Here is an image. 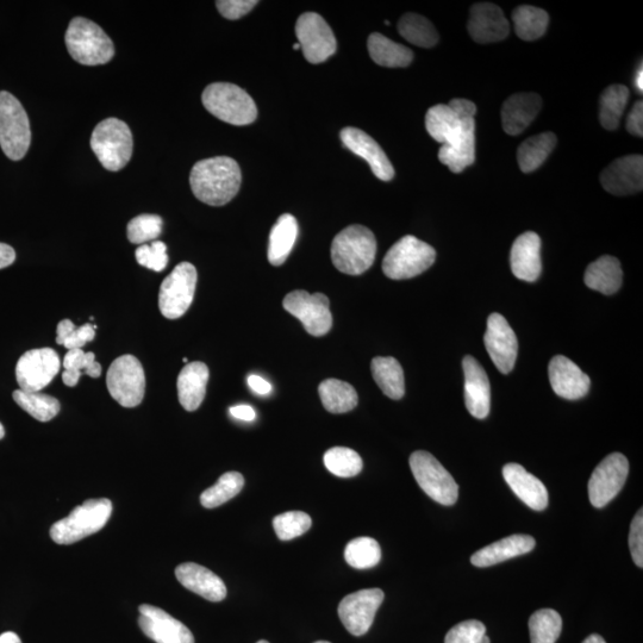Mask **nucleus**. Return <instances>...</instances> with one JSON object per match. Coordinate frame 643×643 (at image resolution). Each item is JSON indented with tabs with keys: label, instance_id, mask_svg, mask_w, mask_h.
I'll return each mask as SVG.
<instances>
[{
	"label": "nucleus",
	"instance_id": "obj_1",
	"mask_svg": "<svg viewBox=\"0 0 643 643\" xmlns=\"http://www.w3.org/2000/svg\"><path fill=\"white\" fill-rule=\"evenodd\" d=\"M476 115V104L461 98L427 112L428 134L442 143L439 159L453 173L463 172L476 160Z\"/></svg>",
	"mask_w": 643,
	"mask_h": 643
},
{
	"label": "nucleus",
	"instance_id": "obj_2",
	"mask_svg": "<svg viewBox=\"0 0 643 643\" xmlns=\"http://www.w3.org/2000/svg\"><path fill=\"white\" fill-rule=\"evenodd\" d=\"M239 164L228 156L197 162L190 174V185L198 201L211 206L228 204L240 190Z\"/></svg>",
	"mask_w": 643,
	"mask_h": 643
},
{
	"label": "nucleus",
	"instance_id": "obj_3",
	"mask_svg": "<svg viewBox=\"0 0 643 643\" xmlns=\"http://www.w3.org/2000/svg\"><path fill=\"white\" fill-rule=\"evenodd\" d=\"M377 254V240L370 229L354 224L343 229L332 243L335 267L349 276H360L370 270Z\"/></svg>",
	"mask_w": 643,
	"mask_h": 643
},
{
	"label": "nucleus",
	"instance_id": "obj_4",
	"mask_svg": "<svg viewBox=\"0 0 643 643\" xmlns=\"http://www.w3.org/2000/svg\"><path fill=\"white\" fill-rule=\"evenodd\" d=\"M65 41L68 53L81 65H105L115 55L114 43L105 31L95 22L83 17H76L71 21Z\"/></svg>",
	"mask_w": 643,
	"mask_h": 643
},
{
	"label": "nucleus",
	"instance_id": "obj_5",
	"mask_svg": "<svg viewBox=\"0 0 643 643\" xmlns=\"http://www.w3.org/2000/svg\"><path fill=\"white\" fill-rule=\"evenodd\" d=\"M204 108L223 122L248 126L258 117L257 105L241 87L229 83L211 84L203 92Z\"/></svg>",
	"mask_w": 643,
	"mask_h": 643
},
{
	"label": "nucleus",
	"instance_id": "obj_6",
	"mask_svg": "<svg viewBox=\"0 0 643 643\" xmlns=\"http://www.w3.org/2000/svg\"><path fill=\"white\" fill-rule=\"evenodd\" d=\"M111 514L110 499H89L66 518L53 524L51 538L58 545H72L103 529Z\"/></svg>",
	"mask_w": 643,
	"mask_h": 643
},
{
	"label": "nucleus",
	"instance_id": "obj_7",
	"mask_svg": "<svg viewBox=\"0 0 643 643\" xmlns=\"http://www.w3.org/2000/svg\"><path fill=\"white\" fill-rule=\"evenodd\" d=\"M91 148L106 170L118 172L129 164L133 155V134L117 118H106L93 130Z\"/></svg>",
	"mask_w": 643,
	"mask_h": 643
},
{
	"label": "nucleus",
	"instance_id": "obj_8",
	"mask_svg": "<svg viewBox=\"0 0 643 643\" xmlns=\"http://www.w3.org/2000/svg\"><path fill=\"white\" fill-rule=\"evenodd\" d=\"M436 252L428 243L415 236H404L385 255L383 271L393 280L411 279L420 276L432 267Z\"/></svg>",
	"mask_w": 643,
	"mask_h": 643
},
{
	"label": "nucleus",
	"instance_id": "obj_9",
	"mask_svg": "<svg viewBox=\"0 0 643 643\" xmlns=\"http://www.w3.org/2000/svg\"><path fill=\"white\" fill-rule=\"evenodd\" d=\"M31 129L26 110L18 99L0 91V147L10 160L20 161L27 155Z\"/></svg>",
	"mask_w": 643,
	"mask_h": 643
},
{
	"label": "nucleus",
	"instance_id": "obj_10",
	"mask_svg": "<svg viewBox=\"0 0 643 643\" xmlns=\"http://www.w3.org/2000/svg\"><path fill=\"white\" fill-rule=\"evenodd\" d=\"M409 463L417 484L427 496L447 507L457 503L459 486L438 459L428 452L418 451L411 454Z\"/></svg>",
	"mask_w": 643,
	"mask_h": 643
},
{
	"label": "nucleus",
	"instance_id": "obj_11",
	"mask_svg": "<svg viewBox=\"0 0 643 643\" xmlns=\"http://www.w3.org/2000/svg\"><path fill=\"white\" fill-rule=\"evenodd\" d=\"M106 385L112 398L123 408H135L143 401L146 376L142 364L134 355H123L112 362Z\"/></svg>",
	"mask_w": 643,
	"mask_h": 643
},
{
	"label": "nucleus",
	"instance_id": "obj_12",
	"mask_svg": "<svg viewBox=\"0 0 643 643\" xmlns=\"http://www.w3.org/2000/svg\"><path fill=\"white\" fill-rule=\"evenodd\" d=\"M198 274L190 262H181L162 282L159 293L161 314L177 320L186 314L195 298Z\"/></svg>",
	"mask_w": 643,
	"mask_h": 643
},
{
	"label": "nucleus",
	"instance_id": "obj_13",
	"mask_svg": "<svg viewBox=\"0 0 643 643\" xmlns=\"http://www.w3.org/2000/svg\"><path fill=\"white\" fill-rule=\"evenodd\" d=\"M283 307L289 314L298 318L312 336L326 335L333 327L329 299L323 293L310 295L304 290L292 291L284 298Z\"/></svg>",
	"mask_w": 643,
	"mask_h": 643
},
{
	"label": "nucleus",
	"instance_id": "obj_14",
	"mask_svg": "<svg viewBox=\"0 0 643 643\" xmlns=\"http://www.w3.org/2000/svg\"><path fill=\"white\" fill-rule=\"evenodd\" d=\"M296 35L310 64H321L336 52L337 43L332 28L315 12H305L298 18Z\"/></svg>",
	"mask_w": 643,
	"mask_h": 643
},
{
	"label": "nucleus",
	"instance_id": "obj_15",
	"mask_svg": "<svg viewBox=\"0 0 643 643\" xmlns=\"http://www.w3.org/2000/svg\"><path fill=\"white\" fill-rule=\"evenodd\" d=\"M60 367L61 361L54 349H31L17 362V383L22 391L40 392L53 382Z\"/></svg>",
	"mask_w": 643,
	"mask_h": 643
},
{
	"label": "nucleus",
	"instance_id": "obj_16",
	"mask_svg": "<svg viewBox=\"0 0 643 643\" xmlns=\"http://www.w3.org/2000/svg\"><path fill=\"white\" fill-rule=\"evenodd\" d=\"M629 473V463L621 453L608 455L593 471L589 498L595 508H604L620 493Z\"/></svg>",
	"mask_w": 643,
	"mask_h": 643
},
{
	"label": "nucleus",
	"instance_id": "obj_17",
	"mask_svg": "<svg viewBox=\"0 0 643 643\" xmlns=\"http://www.w3.org/2000/svg\"><path fill=\"white\" fill-rule=\"evenodd\" d=\"M384 598V592L380 589L360 590L343 598L339 605L343 626L354 636L365 635L372 627Z\"/></svg>",
	"mask_w": 643,
	"mask_h": 643
},
{
	"label": "nucleus",
	"instance_id": "obj_18",
	"mask_svg": "<svg viewBox=\"0 0 643 643\" xmlns=\"http://www.w3.org/2000/svg\"><path fill=\"white\" fill-rule=\"evenodd\" d=\"M486 351L499 372L508 374L516 364L518 343L510 324L501 314H492L484 337Z\"/></svg>",
	"mask_w": 643,
	"mask_h": 643
},
{
	"label": "nucleus",
	"instance_id": "obj_19",
	"mask_svg": "<svg viewBox=\"0 0 643 643\" xmlns=\"http://www.w3.org/2000/svg\"><path fill=\"white\" fill-rule=\"evenodd\" d=\"M143 634L156 643H195L191 630L166 611L143 604L139 608Z\"/></svg>",
	"mask_w": 643,
	"mask_h": 643
},
{
	"label": "nucleus",
	"instance_id": "obj_20",
	"mask_svg": "<svg viewBox=\"0 0 643 643\" xmlns=\"http://www.w3.org/2000/svg\"><path fill=\"white\" fill-rule=\"evenodd\" d=\"M605 191L615 196H629L643 189L642 155H627L610 164L601 174Z\"/></svg>",
	"mask_w": 643,
	"mask_h": 643
},
{
	"label": "nucleus",
	"instance_id": "obj_21",
	"mask_svg": "<svg viewBox=\"0 0 643 643\" xmlns=\"http://www.w3.org/2000/svg\"><path fill=\"white\" fill-rule=\"evenodd\" d=\"M341 141L349 151L367 161L374 176L383 181H390L395 177V170L382 147L358 128L347 127L341 131Z\"/></svg>",
	"mask_w": 643,
	"mask_h": 643
},
{
	"label": "nucleus",
	"instance_id": "obj_22",
	"mask_svg": "<svg viewBox=\"0 0 643 643\" xmlns=\"http://www.w3.org/2000/svg\"><path fill=\"white\" fill-rule=\"evenodd\" d=\"M468 33L478 43H495L507 39L510 26L499 6L492 3H477L472 6Z\"/></svg>",
	"mask_w": 643,
	"mask_h": 643
},
{
	"label": "nucleus",
	"instance_id": "obj_23",
	"mask_svg": "<svg viewBox=\"0 0 643 643\" xmlns=\"http://www.w3.org/2000/svg\"><path fill=\"white\" fill-rule=\"evenodd\" d=\"M549 382L561 398L577 401L588 395L591 380L574 362L563 355H557L548 367Z\"/></svg>",
	"mask_w": 643,
	"mask_h": 643
},
{
	"label": "nucleus",
	"instance_id": "obj_24",
	"mask_svg": "<svg viewBox=\"0 0 643 643\" xmlns=\"http://www.w3.org/2000/svg\"><path fill=\"white\" fill-rule=\"evenodd\" d=\"M465 374V404L468 412L478 420H484L490 414L491 386L479 362L467 355L463 360Z\"/></svg>",
	"mask_w": 643,
	"mask_h": 643
},
{
	"label": "nucleus",
	"instance_id": "obj_25",
	"mask_svg": "<svg viewBox=\"0 0 643 643\" xmlns=\"http://www.w3.org/2000/svg\"><path fill=\"white\" fill-rule=\"evenodd\" d=\"M511 271L517 279L534 283L542 271L541 239L533 232H527L517 237L511 248Z\"/></svg>",
	"mask_w": 643,
	"mask_h": 643
},
{
	"label": "nucleus",
	"instance_id": "obj_26",
	"mask_svg": "<svg viewBox=\"0 0 643 643\" xmlns=\"http://www.w3.org/2000/svg\"><path fill=\"white\" fill-rule=\"evenodd\" d=\"M542 99L533 92L516 93L504 102L502 123L505 133L516 136L523 133L538 116Z\"/></svg>",
	"mask_w": 643,
	"mask_h": 643
},
{
	"label": "nucleus",
	"instance_id": "obj_27",
	"mask_svg": "<svg viewBox=\"0 0 643 643\" xmlns=\"http://www.w3.org/2000/svg\"><path fill=\"white\" fill-rule=\"evenodd\" d=\"M176 577L184 588L210 602H222L227 597V586L223 580L201 565L181 564L177 567Z\"/></svg>",
	"mask_w": 643,
	"mask_h": 643
},
{
	"label": "nucleus",
	"instance_id": "obj_28",
	"mask_svg": "<svg viewBox=\"0 0 643 643\" xmlns=\"http://www.w3.org/2000/svg\"><path fill=\"white\" fill-rule=\"evenodd\" d=\"M503 477L510 489L521 501L535 511H543L548 505V491L540 479L518 464L503 467Z\"/></svg>",
	"mask_w": 643,
	"mask_h": 643
},
{
	"label": "nucleus",
	"instance_id": "obj_29",
	"mask_svg": "<svg viewBox=\"0 0 643 643\" xmlns=\"http://www.w3.org/2000/svg\"><path fill=\"white\" fill-rule=\"evenodd\" d=\"M536 542L530 535H511L509 538L493 542L492 545L479 549L471 558V563L477 567H490L503 561L520 557L532 552Z\"/></svg>",
	"mask_w": 643,
	"mask_h": 643
},
{
	"label": "nucleus",
	"instance_id": "obj_30",
	"mask_svg": "<svg viewBox=\"0 0 643 643\" xmlns=\"http://www.w3.org/2000/svg\"><path fill=\"white\" fill-rule=\"evenodd\" d=\"M209 368L203 362H191L181 370L177 387L181 407L186 411H196L201 407L209 382Z\"/></svg>",
	"mask_w": 643,
	"mask_h": 643
},
{
	"label": "nucleus",
	"instance_id": "obj_31",
	"mask_svg": "<svg viewBox=\"0 0 643 643\" xmlns=\"http://www.w3.org/2000/svg\"><path fill=\"white\" fill-rule=\"evenodd\" d=\"M584 280L591 290L601 292L603 295H614L622 286L623 273L620 261L610 255H604L586 268Z\"/></svg>",
	"mask_w": 643,
	"mask_h": 643
},
{
	"label": "nucleus",
	"instance_id": "obj_32",
	"mask_svg": "<svg viewBox=\"0 0 643 643\" xmlns=\"http://www.w3.org/2000/svg\"><path fill=\"white\" fill-rule=\"evenodd\" d=\"M298 236V223L295 217L284 214L278 218L270 234L268 261L273 266L283 265L289 258Z\"/></svg>",
	"mask_w": 643,
	"mask_h": 643
},
{
	"label": "nucleus",
	"instance_id": "obj_33",
	"mask_svg": "<svg viewBox=\"0 0 643 643\" xmlns=\"http://www.w3.org/2000/svg\"><path fill=\"white\" fill-rule=\"evenodd\" d=\"M367 47L372 60L379 66L407 67L414 59V54L409 48L399 45L379 33H373L368 37Z\"/></svg>",
	"mask_w": 643,
	"mask_h": 643
},
{
	"label": "nucleus",
	"instance_id": "obj_34",
	"mask_svg": "<svg viewBox=\"0 0 643 643\" xmlns=\"http://www.w3.org/2000/svg\"><path fill=\"white\" fill-rule=\"evenodd\" d=\"M371 370L374 380H376L377 385L385 396L395 399V401L404 397V372L401 364L395 358H374Z\"/></svg>",
	"mask_w": 643,
	"mask_h": 643
},
{
	"label": "nucleus",
	"instance_id": "obj_35",
	"mask_svg": "<svg viewBox=\"0 0 643 643\" xmlns=\"http://www.w3.org/2000/svg\"><path fill=\"white\" fill-rule=\"evenodd\" d=\"M323 407L332 414H345L358 405L357 391L351 384L339 379L324 380L318 387Z\"/></svg>",
	"mask_w": 643,
	"mask_h": 643
},
{
	"label": "nucleus",
	"instance_id": "obj_36",
	"mask_svg": "<svg viewBox=\"0 0 643 643\" xmlns=\"http://www.w3.org/2000/svg\"><path fill=\"white\" fill-rule=\"evenodd\" d=\"M557 146V135L543 133L529 137L524 141L517 152L518 165L524 173L538 170Z\"/></svg>",
	"mask_w": 643,
	"mask_h": 643
},
{
	"label": "nucleus",
	"instance_id": "obj_37",
	"mask_svg": "<svg viewBox=\"0 0 643 643\" xmlns=\"http://www.w3.org/2000/svg\"><path fill=\"white\" fill-rule=\"evenodd\" d=\"M515 31L523 41H535L545 35L549 16L545 10L535 6L521 5L513 12Z\"/></svg>",
	"mask_w": 643,
	"mask_h": 643
},
{
	"label": "nucleus",
	"instance_id": "obj_38",
	"mask_svg": "<svg viewBox=\"0 0 643 643\" xmlns=\"http://www.w3.org/2000/svg\"><path fill=\"white\" fill-rule=\"evenodd\" d=\"M630 92L627 86L611 85L601 96L599 120L604 129L615 130L620 126L624 110L629 102Z\"/></svg>",
	"mask_w": 643,
	"mask_h": 643
},
{
	"label": "nucleus",
	"instance_id": "obj_39",
	"mask_svg": "<svg viewBox=\"0 0 643 643\" xmlns=\"http://www.w3.org/2000/svg\"><path fill=\"white\" fill-rule=\"evenodd\" d=\"M398 31L403 39L418 47L430 48L439 42V34L433 23L421 15H404L398 23Z\"/></svg>",
	"mask_w": 643,
	"mask_h": 643
},
{
	"label": "nucleus",
	"instance_id": "obj_40",
	"mask_svg": "<svg viewBox=\"0 0 643 643\" xmlns=\"http://www.w3.org/2000/svg\"><path fill=\"white\" fill-rule=\"evenodd\" d=\"M64 367L65 372L62 373V380L70 387L78 384L81 374H87L92 378H99L102 374V366L96 361V355L85 353L83 349L68 351L65 355Z\"/></svg>",
	"mask_w": 643,
	"mask_h": 643
},
{
	"label": "nucleus",
	"instance_id": "obj_41",
	"mask_svg": "<svg viewBox=\"0 0 643 643\" xmlns=\"http://www.w3.org/2000/svg\"><path fill=\"white\" fill-rule=\"evenodd\" d=\"M14 401L27 411L30 416L40 422H49L59 414L61 405L58 399L40 392H26L16 390Z\"/></svg>",
	"mask_w": 643,
	"mask_h": 643
},
{
	"label": "nucleus",
	"instance_id": "obj_42",
	"mask_svg": "<svg viewBox=\"0 0 643 643\" xmlns=\"http://www.w3.org/2000/svg\"><path fill=\"white\" fill-rule=\"evenodd\" d=\"M245 486V478L239 472L224 473L218 482L205 490L201 496V504L206 509L221 507L242 491Z\"/></svg>",
	"mask_w": 643,
	"mask_h": 643
},
{
	"label": "nucleus",
	"instance_id": "obj_43",
	"mask_svg": "<svg viewBox=\"0 0 643 643\" xmlns=\"http://www.w3.org/2000/svg\"><path fill=\"white\" fill-rule=\"evenodd\" d=\"M563 630V618L553 609L536 611L529 620L532 643H555Z\"/></svg>",
	"mask_w": 643,
	"mask_h": 643
},
{
	"label": "nucleus",
	"instance_id": "obj_44",
	"mask_svg": "<svg viewBox=\"0 0 643 643\" xmlns=\"http://www.w3.org/2000/svg\"><path fill=\"white\" fill-rule=\"evenodd\" d=\"M324 465L336 477L352 478L358 476L364 467L360 455L351 448L334 447L324 454Z\"/></svg>",
	"mask_w": 643,
	"mask_h": 643
},
{
	"label": "nucleus",
	"instance_id": "obj_45",
	"mask_svg": "<svg viewBox=\"0 0 643 643\" xmlns=\"http://www.w3.org/2000/svg\"><path fill=\"white\" fill-rule=\"evenodd\" d=\"M345 559L349 566L357 570H367L377 566L382 559V549L372 538H358L348 543Z\"/></svg>",
	"mask_w": 643,
	"mask_h": 643
},
{
	"label": "nucleus",
	"instance_id": "obj_46",
	"mask_svg": "<svg viewBox=\"0 0 643 643\" xmlns=\"http://www.w3.org/2000/svg\"><path fill=\"white\" fill-rule=\"evenodd\" d=\"M312 526L311 517L302 511H289L274 517L273 528L279 540L290 541L307 533Z\"/></svg>",
	"mask_w": 643,
	"mask_h": 643
},
{
	"label": "nucleus",
	"instance_id": "obj_47",
	"mask_svg": "<svg viewBox=\"0 0 643 643\" xmlns=\"http://www.w3.org/2000/svg\"><path fill=\"white\" fill-rule=\"evenodd\" d=\"M162 218L158 215H140L128 224V240L134 245H145L158 239L162 232Z\"/></svg>",
	"mask_w": 643,
	"mask_h": 643
},
{
	"label": "nucleus",
	"instance_id": "obj_48",
	"mask_svg": "<svg viewBox=\"0 0 643 643\" xmlns=\"http://www.w3.org/2000/svg\"><path fill=\"white\" fill-rule=\"evenodd\" d=\"M56 332H58L56 343L66 347L68 351L83 348L87 342L93 341L96 336V329L90 323L78 328L70 320L61 321Z\"/></svg>",
	"mask_w": 643,
	"mask_h": 643
},
{
	"label": "nucleus",
	"instance_id": "obj_49",
	"mask_svg": "<svg viewBox=\"0 0 643 643\" xmlns=\"http://www.w3.org/2000/svg\"><path fill=\"white\" fill-rule=\"evenodd\" d=\"M135 255L141 266L154 272H162L168 265L167 247L161 241H154L152 245L140 246L136 249Z\"/></svg>",
	"mask_w": 643,
	"mask_h": 643
},
{
	"label": "nucleus",
	"instance_id": "obj_50",
	"mask_svg": "<svg viewBox=\"0 0 643 643\" xmlns=\"http://www.w3.org/2000/svg\"><path fill=\"white\" fill-rule=\"evenodd\" d=\"M486 635L484 623L477 620L465 621L449 630L445 643H479Z\"/></svg>",
	"mask_w": 643,
	"mask_h": 643
},
{
	"label": "nucleus",
	"instance_id": "obj_51",
	"mask_svg": "<svg viewBox=\"0 0 643 643\" xmlns=\"http://www.w3.org/2000/svg\"><path fill=\"white\" fill-rule=\"evenodd\" d=\"M258 3L257 0H218L216 6L224 18L235 21L249 14Z\"/></svg>",
	"mask_w": 643,
	"mask_h": 643
},
{
	"label": "nucleus",
	"instance_id": "obj_52",
	"mask_svg": "<svg viewBox=\"0 0 643 643\" xmlns=\"http://www.w3.org/2000/svg\"><path fill=\"white\" fill-rule=\"evenodd\" d=\"M629 547L636 566L643 567V515L638 511L630 527Z\"/></svg>",
	"mask_w": 643,
	"mask_h": 643
},
{
	"label": "nucleus",
	"instance_id": "obj_53",
	"mask_svg": "<svg viewBox=\"0 0 643 643\" xmlns=\"http://www.w3.org/2000/svg\"><path fill=\"white\" fill-rule=\"evenodd\" d=\"M626 128L628 133L642 137L643 136V103L636 102L628 116Z\"/></svg>",
	"mask_w": 643,
	"mask_h": 643
},
{
	"label": "nucleus",
	"instance_id": "obj_54",
	"mask_svg": "<svg viewBox=\"0 0 643 643\" xmlns=\"http://www.w3.org/2000/svg\"><path fill=\"white\" fill-rule=\"evenodd\" d=\"M249 387H251L252 391L255 393H258L260 396H267L270 395L272 391V385L267 382L264 378H261L259 376H255V374H252V376H249L247 379Z\"/></svg>",
	"mask_w": 643,
	"mask_h": 643
},
{
	"label": "nucleus",
	"instance_id": "obj_55",
	"mask_svg": "<svg viewBox=\"0 0 643 643\" xmlns=\"http://www.w3.org/2000/svg\"><path fill=\"white\" fill-rule=\"evenodd\" d=\"M230 415L237 418V420L252 422L257 417V412L251 407V405H236V407L230 408Z\"/></svg>",
	"mask_w": 643,
	"mask_h": 643
},
{
	"label": "nucleus",
	"instance_id": "obj_56",
	"mask_svg": "<svg viewBox=\"0 0 643 643\" xmlns=\"http://www.w3.org/2000/svg\"><path fill=\"white\" fill-rule=\"evenodd\" d=\"M16 260L15 249L5 243H0V270L14 264Z\"/></svg>",
	"mask_w": 643,
	"mask_h": 643
},
{
	"label": "nucleus",
	"instance_id": "obj_57",
	"mask_svg": "<svg viewBox=\"0 0 643 643\" xmlns=\"http://www.w3.org/2000/svg\"><path fill=\"white\" fill-rule=\"evenodd\" d=\"M0 643H22V641L16 633L6 632L0 635Z\"/></svg>",
	"mask_w": 643,
	"mask_h": 643
},
{
	"label": "nucleus",
	"instance_id": "obj_58",
	"mask_svg": "<svg viewBox=\"0 0 643 643\" xmlns=\"http://www.w3.org/2000/svg\"><path fill=\"white\" fill-rule=\"evenodd\" d=\"M583 643H607L605 640L602 638L601 635L593 634L590 635L588 639H585Z\"/></svg>",
	"mask_w": 643,
	"mask_h": 643
},
{
	"label": "nucleus",
	"instance_id": "obj_59",
	"mask_svg": "<svg viewBox=\"0 0 643 643\" xmlns=\"http://www.w3.org/2000/svg\"><path fill=\"white\" fill-rule=\"evenodd\" d=\"M636 87H638V90H640V92H642V90H643V70H642V65L640 67L638 77H636Z\"/></svg>",
	"mask_w": 643,
	"mask_h": 643
},
{
	"label": "nucleus",
	"instance_id": "obj_60",
	"mask_svg": "<svg viewBox=\"0 0 643 643\" xmlns=\"http://www.w3.org/2000/svg\"><path fill=\"white\" fill-rule=\"evenodd\" d=\"M5 429L2 423H0V440L4 439Z\"/></svg>",
	"mask_w": 643,
	"mask_h": 643
},
{
	"label": "nucleus",
	"instance_id": "obj_61",
	"mask_svg": "<svg viewBox=\"0 0 643 643\" xmlns=\"http://www.w3.org/2000/svg\"><path fill=\"white\" fill-rule=\"evenodd\" d=\"M479 643H491V641H490V639L488 638V636L484 635V636H483V639H482V640H480V642H479Z\"/></svg>",
	"mask_w": 643,
	"mask_h": 643
},
{
	"label": "nucleus",
	"instance_id": "obj_62",
	"mask_svg": "<svg viewBox=\"0 0 643 643\" xmlns=\"http://www.w3.org/2000/svg\"><path fill=\"white\" fill-rule=\"evenodd\" d=\"M293 48H295V49H296V51H297V49H301V45H299V43H296V45H295V46H293Z\"/></svg>",
	"mask_w": 643,
	"mask_h": 643
},
{
	"label": "nucleus",
	"instance_id": "obj_63",
	"mask_svg": "<svg viewBox=\"0 0 643 643\" xmlns=\"http://www.w3.org/2000/svg\"><path fill=\"white\" fill-rule=\"evenodd\" d=\"M315 643H330V642H328V641H317Z\"/></svg>",
	"mask_w": 643,
	"mask_h": 643
},
{
	"label": "nucleus",
	"instance_id": "obj_64",
	"mask_svg": "<svg viewBox=\"0 0 643 643\" xmlns=\"http://www.w3.org/2000/svg\"><path fill=\"white\" fill-rule=\"evenodd\" d=\"M257 643H270V642L265 641V640H261V641H259V642H257Z\"/></svg>",
	"mask_w": 643,
	"mask_h": 643
}]
</instances>
